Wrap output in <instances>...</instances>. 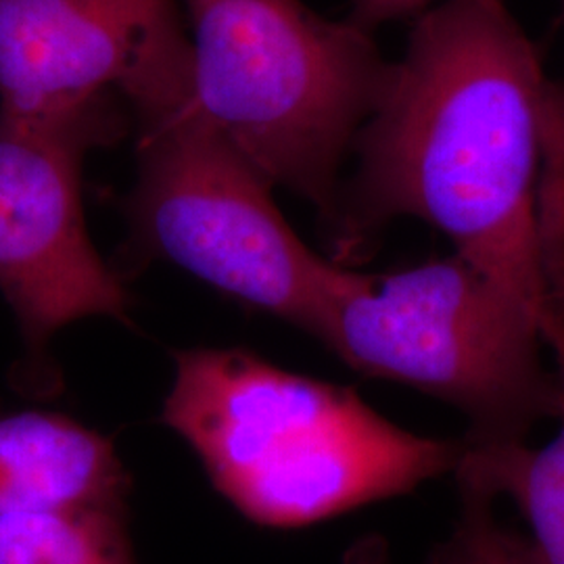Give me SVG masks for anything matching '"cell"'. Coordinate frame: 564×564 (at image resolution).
Instances as JSON below:
<instances>
[{"label": "cell", "mask_w": 564, "mask_h": 564, "mask_svg": "<svg viewBox=\"0 0 564 564\" xmlns=\"http://www.w3.org/2000/svg\"><path fill=\"white\" fill-rule=\"evenodd\" d=\"M550 88L505 0H447L414 20L354 142L330 230L341 263L416 218L523 303L564 379V291L545 235Z\"/></svg>", "instance_id": "obj_1"}, {"label": "cell", "mask_w": 564, "mask_h": 564, "mask_svg": "<svg viewBox=\"0 0 564 564\" xmlns=\"http://www.w3.org/2000/svg\"><path fill=\"white\" fill-rule=\"evenodd\" d=\"M163 423L253 523L303 527L456 473L464 442L410 433L341 384L245 349L176 354Z\"/></svg>", "instance_id": "obj_2"}, {"label": "cell", "mask_w": 564, "mask_h": 564, "mask_svg": "<svg viewBox=\"0 0 564 564\" xmlns=\"http://www.w3.org/2000/svg\"><path fill=\"white\" fill-rule=\"evenodd\" d=\"M193 101L272 186L312 203L333 230L347 153L389 63L372 34L302 0H184Z\"/></svg>", "instance_id": "obj_3"}, {"label": "cell", "mask_w": 564, "mask_h": 564, "mask_svg": "<svg viewBox=\"0 0 564 564\" xmlns=\"http://www.w3.org/2000/svg\"><path fill=\"white\" fill-rule=\"evenodd\" d=\"M312 337L364 377L456 408L473 445L527 442L564 419V379L544 362V330L523 303L452 253L389 274L347 270Z\"/></svg>", "instance_id": "obj_4"}, {"label": "cell", "mask_w": 564, "mask_h": 564, "mask_svg": "<svg viewBox=\"0 0 564 564\" xmlns=\"http://www.w3.org/2000/svg\"><path fill=\"white\" fill-rule=\"evenodd\" d=\"M139 178L126 214L141 256L312 337L347 265L314 253L272 202V184L205 121L191 99L137 123Z\"/></svg>", "instance_id": "obj_5"}, {"label": "cell", "mask_w": 564, "mask_h": 564, "mask_svg": "<svg viewBox=\"0 0 564 564\" xmlns=\"http://www.w3.org/2000/svg\"><path fill=\"white\" fill-rule=\"evenodd\" d=\"M191 99L176 0H0V128L99 149Z\"/></svg>", "instance_id": "obj_6"}, {"label": "cell", "mask_w": 564, "mask_h": 564, "mask_svg": "<svg viewBox=\"0 0 564 564\" xmlns=\"http://www.w3.org/2000/svg\"><path fill=\"white\" fill-rule=\"evenodd\" d=\"M90 149L78 137L0 128V293L34 351L90 316L126 323L132 305L84 223L82 162Z\"/></svg>", "instance_id": "obj_7"}, {"label": "cell", "mask_w": 564, "mask_h": 564, "mask_svg": "<svg viewBox=\"0 0 564 564\" xmlns=\"http://www.w3.org/2000/svg\"><path fill=\"white\" fill-rule=\"evenodd\" d=\"M128 473L113 444L57 412L0 419V512L128 502Z\"/></svg>", "instance_id": "obj_8"}, {"label": "cell", "mask_w": 564, "mask_h": 564, "mask_svg": "<svg viewBox=\"0 0 564 564\" xmlns=\"http://www.w3.org/2000/svg\"><path fill=\"white\" fill-rule=\"evenodd\" d=\"M454 475L458 484L510 500L521 512L527 531L505 529L510 563L564 564V419L556 437L540 447L464 442Z\"/></svg>", "instance_id": "obj_9"}, {"label": "cell", "mask_w": 564, "mask_h": 564, "mask_svg": "<svg viewBox=\"0 0 564 564\" xmlns=\"http://www.w3.org/2000/svg\"><path fill=\"white\" fill-rule=\"evenodd\" d=\"M0 564H137L128 502L0 512Z\"/></svg>", "instance_id": "obj_10"}, {"label": "cell", "mask_w": 564, "mask_h": 564, "mask_svg": "<svg viewBox=\"0 0 564 564\" xmlns=\"http://www.w3.org/2000/svg\"><path fill=\"white\" fill-rule=\"evenodd\" d=\"M460 487V514L452 535L433 554L431 564H512L505 527L498 523L496 500L470 485Z\"/></svg>", "instance_id": "obj_11"}, {"label": "cell", "mask_w": 564, "mask_h": 564, "mask_svg": "<svg viewBox=\"0 0 564 564\" xmlns=\"http://www.w3.org/2000/svg\"><path fill=\"white\" fill-rule=\"evenodd\" d=\"M442 2L447 0H351L347 21L366 34H372L379 25L391 21L416 20Z\"/></svg>", "instance_id": "obj_12"}, {"label": "cell", "mask_w": 564, "mask_h": 564, "mask_svg": "<svg viewBox=\"0 0 564 564\" xmlns=\"http://www.w3.org/2000/svg\"><path fill=\"white\" fill-rule=\"evenodd\" d=\"M550 113H552L550 118L554 121V130L564 149V88L554 84L550 88Z\"/></svg>", "instance_id": "obj_13"}, {"label": "cell", "mask_w": 564, "mask_h": 564, "mask_svg": "<svg viewBox=\"0 0 564 564\" xmlns=\"http://www.w3.org/2000/svg\"><path fill=\"white\" fill-rule=\"evenodd\" d=\"M561 9H563V21H564V0H561Z\"/></svg>", "instance_id": "obj_14"}]
</instances>
